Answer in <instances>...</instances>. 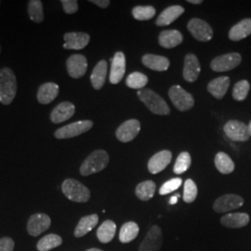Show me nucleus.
I'll list each match as a JSON object with an SVG mask.
<instances>
[{
	"label": "nucleus",
	"instance_id": "obj_46",
	"mask_svg": "<svg viewBox=\"0 0 251 251\" xmlns=\"http://www.w3.org/2000/svg\"><path fill=\"white\" fill-rule=\"evenodd\" d=\"M100 251V250H99V249H90V250H88V251Z\"/></svg>",
	"mask_w": 251,
	"mask_h": 251
},
{
	"label": "nucleus",
	"instance_id": "obj_43",
	"mask_svg": "<svg viewBox=\"0 0 251 251\" xmlns=\"http://www.w3.org/2000/svg\"><path fill=\"white\" fill-rule=\"evenodd\" d=\"M90 2L95 4V5H97L100 8H102V9L107 8L108 6L110 5V1L109 0H91Z\"/></svg>",
	"mask_w": 251,
	"mask_h": 251
},
{
	"label": "nucleus",
	"instance_id": "obj_47",
	"mask_svg": "<svg viewBox=\"0 0 251 251\" xmlns=\"http://www.w3.org/2000/svg\"><path fill=\"white\" fill-rule=\"evenodd\" d=\"M249 126V132H250V136L251 137V123H250V125L248 126Z\"/></svg>",
	"mask_w": 251,
	"mask_h": 251
},
{
	"label": "nucleus",
	"instance_id": "obj_13",
	"mask_svg": "<svg viewBox=\"0 0 251 251\" xmlns=\"http://www.w3.org/2000/svg\"><path fill=\"white\" fill-rule=\"evenodd\" d=\"M51 225L50 216L44 213H36L31 216L27 223V232L32 236H37L47 231Z\"/></svg>",
	"mask_w": 251,
	"mask_h": 251
},
{
	"label": "nucleus",
	"instance_id": "obj_18",
	"mask_svg": "<svg viewBox=\"0 0 251 251\" xmlns=\"http://www.w3.org/2000/svg\"><path fill=\"white\" fill-rule=\"evenodd\" d=\"M64 44L63 48L66 50H79L87 47L90 40V36L89 34L86 33H76V32H71L66 33L63 36Z\"/></svg>",
	"mask_w": 251,
	"mask_h": 251
},
{
	"label": "nucleus",
	"instance_id": "obj_28",
	"mask_svg": "<svg viewBox=\"0 0 251 251\" xmlns=\"http://www.w3.org/2000/svg\"><path fill=\"white\" fill-rule=\"evenodd\" d=\"M99 222V216L97 214H91V215L85 216L81 218L78 225H76L75 230V237H83L87 233H90L93 230V228L96 227Z\"/></svg>",
	"mask_w": 251,
	"mask_h": 251
},
{
	"label": "nucleus",
	"instance_id": "obj_25",
	"mask_svg": "<svg viewBox=\"0 0 251 251\" xmlns=\"http://www.w3.org/2000/svg\"><path fill=\"white\" fill-rule=\"evenodd\" d=\"M108 63L106 61L101 60L96 64L92 74L90 75V81L95 90H100L105 84L107 75Z\"/></svg>",
	"mask_w": 251,
	"mask_h": 251
},
{
	"label": "nucleus",
	"instance_id": "obj_16",
	"mask_svg": "<svg viewBox=\"0 0 251 251\" xmlns=\"http://www.w3.org/2000/svg\"><path fill=\"white\" fill-rule=\"evenodd\" d=\"M172 159V153L169 150H164L153 154L148 162V171L152 174H157L164 171Z\"/></svg>",
	"mask_w": 251,
	"mask_h": 251
},
{
	"label": "nucleus",
	"instance_id": "obj_11",
	"mask_svg": "<svg viewBox=\"0 0 251 251\" xmlns=\"http://www.w3.org/2000/svg\"><path fill=\"white\" fill-rule=\"evenodd\" d=\"M244 205V199L236 195H225L217 198L213 204V210L217 213H225L239 208Z\"/></svg>",
	"mask_w": 251,
	"mask_h": 251
},
{
	"label": "nucleus",
	"instance_id": "obj_42",
	"mask_svg": "<svg viewBox=\"0 0 251 251\" xmlns=\"http://www.w3.org/2000/svg\"><path fill=\"white\" fill-rule=\"evenodd\" d=\"M15 243L10 237H3L0 239V251H13Z\"/></svg>",
	"mask_w": 251,
	"mask_h": 251
},
{
	"label": "nucleus",
	"instance_id": "obj_39",
	"mask_svg": "<svg viewBox=\"0 0 251 251\" xmlns=\"http://www.w3.org/2000/svg\"><path fill=\"white\" fill-rule=\"evenodd\" d=\"M198 197V186L193 179H186L184 182L183 200L186 203H193Z\"/></svg>",
	"mask_w": 251,
	"mask_h": 251
},
{
	"label": "nucleus",
	"instance_id": "obj_27",
	"mask_svg": "<svg viewBox=\"0 0 251 251\" xmlns=\"http://www.w3.org/2000/svg\"><path fill=\"white\" fill-rule=\"evenodd\" d=\"M251 35V19H244L229 31V38L232 41H240Z\"/></svg>",
	"mask_w": 251,
	"mask_h": 251
},
{
	"label": "nucleus",
	"instance_id": "obj_1",
	"mask_svg": "<svg viewBox=\"0 0 251 251\" xmlns=\"http://www.w3.org/2000/svg\"><path fill=\"white\" fill-rule=\"evenodd\" d=\"M17 92V80L13 71L8 68L0 70V102L8 105L12 102Z\"/></svg>",
	"mask_w": 251,
	"mask_h": 251
},
{
	"label": "nucleus",
	"instance_id": "obj_19",
	"mask_svg": "<svg viewBox=\"0 0 251 251\" xmlns=\"http://www.w3.org/2000/svg\"><path fill=\"white\" fill-rule=\"evenodd\" d=\"M75 112V107L70 101H63L54 108L50 114V120L54 124H60L70 119Z\"/></svg>",
	"mask_w": 251,
	"mask_h": 251
},
{
	"label": "nucleus",
	"instance_id": "obj_7",
	"mask_svg": "<svg viewBox=\"0 0 251 251\" xmlns=\"http://www.w3.org/2000/svg\"><path fill=\"white\" fill-rule=\"evenodd\" d=\"M93 126V122L90 120H82L74 122L69 125L64 126L63 127L57 129L54 133L55 138L63 140V139H70L76 136L83 134L89 131Z\"/></svg>",
	"mask_w": 251,
	"mask_h": 251
},
{
	"label": "nucleus",
	"instance_id": "obj_14",
	"mask_svg": "<svg viewBox=\"0 0 251 251\" xmlns=\"http://www.w3.org/2000/svg\"><path fill=\"white\" fill-rule=\"evenodd\" d=\"M66 68L69 75L73 78H80L88 69V61L84 55L74 54L66 62Z\"/></svg>",
	"mask_w": 251,
	"mask_h": 251
},
{
	"label": "nucleus",
	"instance_id": "obj_5",
	"mask_svg": "<svg viewBox=\"0 0 251 251\" xmlns=\"http://www.w3.org/2000/svg\"><path fill=\"white\" fill-rule=\"evenodd\" d=\"M169 96L174 106L180 112H185L195 105V99L186 90L179 85L172 86L169 90Z\"/></svg>",
	"mask_w": 251,
	"mask_h": 251
},
{
	"label": "nucleus",
	"instance_id": "obj_4",
	"mask_svg": "<svg viewBox=\"0 0 251 251\" xmlns=\"http://www.w3.org/2000/svg\"><path fill=\"white\" fill-rule=\"evenodd\" d=\"M62 190L63 195L74 202L85 203L90 200V190L76 179H65L63 182Z\"/></svg>",
	"mask_w": 251,
	"mask_h": 251
},
{
	"label": "nucleus",
	"instance_id": "obj_36",
	"mask_svg": "<svg viewBox=\"0 0 251 251\" xmlns=\"http://www.w3.org/2000/svg\"><path fill=\"white\" fill-rule=\"evenodd\" d=\"M251 90V84L248 80H241L235 83L233 89V98L237 101L247 99Z\"/></svg>",
	"mask_w": 251,
	"mask_h": 251
},
{
	"label": "nucleus",
	"instance_id": "obj_10",
	"mask_svg": "<svg viewBox=\"0 0 251 251\" xmlns=\"http://www.w3.org/2000/svg\"><path fill=\"white\" fill-rule=\"evenodd\" d=\"M163 244V233L161 228L153 225L147 232L138 251H159Z\"/></svg>",
	"mask_w": 251,
	"mask_h": 251
},
{
	"label": "nucleus",
	"instance_id": "obj_8",
	"mask_svg": "<svg viewBox=\"0 0 251 251\" xmlns=\"http://www.w3.org/2000/svg\"><path fill=\"white\" fill-rule=\"evenodd\" d=\"M225 133L233 142H247L251 136L249 126L238 120H230L224 126Z\"/></svg>",
	"mask_w": 251,
	"mask_h": 251
},
{
	"label": "nucleus",
	"instance_id": "obj_6",
	"mask_svg": "<svg viewBox=\"0 0 251 251\" xmlns=\"http://www.w3.org/2000/svg\"><path fill=\"white\" fill-rule=\"evenodd\" d=\"M241 61L242 57L237 52L225 54L214 58L210 63V68L214 72H228L236 68Z\"/></svg>",
	"mask_w": 251,
	"mask_h": 251
},
{
	"label": "nucleus",
	"instance_id": "obj_37",
	"mask_svg": "<svg viewBox=\"0 0 251 251\" xmlns=\"http://www.w3.org/2000/svg\"><path fill=\"white\" fill-rule=\"evenodd\" d=\"M192 158L190 153L187 152H182L179 153V156L177 157V160L175 162L173 171L175 174L179 175L187 171L191 166Z\"/></svg>",
	"mask_w": 251,
	"mask_h": 251
},
{
	"label": "nucleus",
	"instance_id": "obj_31",
	"mask_svg": "<svg viewBox=\"0 0 251 251\" xmlns=\"http://www.w3.org/2000/svg\"><path fill=\"white\" fill-rule=\"evenodd\" d=\"M156 190V185L152 180H145L137 185L135 194L137 198L142 201H148L152 199Z\"/></svg>",
	"mask_w": 251,
	"mask_h": 251
},
{
	"label": "nucleus",
	"instance_id": "obj_17",
	"mask_svg": "<svg viewBox=\"0 0 251 251\" xmlns=\"http://www.w3.org/2000/svg\"><path fill=\"white\" fill-rule=\"evenodd\" d=\"M201 71L200 63L198 57L193 53H189L184 58V66H183V78L187 82H195L198 80L199 74Z\"/></svg>",
	"mask_w": 251,
	"mask_h": 251
},
{
	"label": "nucleus",
	"instance_id": "obj_34",
	"mask_svg": "<svg viewBox=\"0 0 251 251\" xmlns=\"http://www.w3.org/2000/svg\"><path fill=\"white\" fill-rule=\"evenodd\" d=\"M28 14L30 19L36 24L44 21L43 4L40 0H30L28 3Z\"/></svg>",
	"mask_w": 251,
	"mask_h": 251
},
{
	"label": "nucleus",
	"instance_id": "obj_44",
	"mask_svg": "<svg viewBox=\"0 0 251 251\" xmlns=\"http://www.w3.org/2000/svg\"><path fill=\"white\" fill-rule=\"evenodd\" d=\"M179 194H176L174 197H172L170 200V204L171 205H175L177 202H178V199H179Z\"/></svg>",
	"mask_w": 251,
	"mask_h": 251
},
{
	"label": "nucleus",
	"instance_id": "obj_22",
	"mask_svg": "<svg viewBox=\"0 0 251 251\" xmlns=\"http://www.w3.org/2000/svg\"><path fill=\"white\" fill-rule=\"evenodd\" d=\"M230 83L231 80L228 76H220L208 83L207 90L216 99L222 100L229 89Z\"/></svg>",
	"mask_w": 251,
	"mask_h": 251
},
{
	"label": "nucleus",
	"instance_id": "obj_40",
	"mask_svg": "<svg viewBox=\"0 0 251 251\" xmlns=\"http://www.w3.org/2000/svg\"><path fill=\"white\" fill-rule=\"evenodd\" d=\"M181 183H182V179L180 178H174V179H170V180L166 181L160 187L159 194L161 196H166V195L171 194L172 192H175L176 190H178L180 187Z\"/></svg>",
	"mask_w": 251,
	"mask_h": 251
},
{
	"label": "nucleus",
	"instance_id": "obj_48",
	"mask_svg": "<svg viewBox=\"0 0 251 251\" xmlns=\"http://www.w3.org/2000/svg\"><path fill=\"white\" fill-rule=\"evenodd\" d=\"M0 51H1V48H0Z\"/></svg>",
	"mask_w": 251,
	"mask_h": 251
},
{
	"label": "nucleus",
	"instance_id": "obj_30",
	"mask_svg": "<svg viewBox=\"0 0 251 251\" xmlns=\"http://www.w3.org/2000/svg\"><path fill=\"white\" fill-rule=\"evenodd\" d=\"M140 232L139 225L134 222H127L122 225L119 233V240L123 244L133 241Z\"/></svg>",
	"mask_w": 251,
	"mask_h": 251
},
{
	"label": "nucleus",
	"instance_id": "obj_24",
	"mask_svg": "<svg viewBox=\"0 0 251 251\" xmlns=\"http://www.w3.org/2000/svg\"><path fill=\"white\" fill-rule=\"evenodd\" d=\"M184 12V8L175 5L171 6L166 9H164L160 13V15L157 17L156 25L158 26H166L175 22L179 16Z\"/></svg>",
	"mask_w": 251,
	"mask_h": 251
},
{
	"label": "nucleus",
	"instance_id": "obj_9",
	"mask_svg": "<svg viewBox=\"0 0 251 251\" xmlns=\"http://www.w3.org/2000/svg\"><path fill=\"white\" fill-rule=\"evenodd\" d=\"M189 32L198 41L206 42L213 37V31L210 25L201 19L194 18L190 20L187 25Z\"/></svg>",
	"mask_w": 251,
	"mask_h": 251
},
{
	"label": "nucleus",
	"instance_id": "obj_41",
	"mask_svg": "<svg viewBox=\"0 0 251 251\" xmlns=\"http://www.w3.org/2000/svg\"><path fill=\"white\" fill-rule=\"evenodd\" d=\"M63 10L67 14H74L78 10V3L76 0H62Z\"/></svg>",
	"mask_w": 251,
	"mask_h": 251
},
{
	"label": "nucleus",
	"instance_id": "obj_45",
	"mask_svg": "<svg viewBox=\"0 0 251 251\" xmlns=\"http://www.w3.org/2000/svg\"><path fill=\"white\" fill-rule=\"evenodd\" d=\"M189 3H191V4H196V5H198V4H201L203 1L202 0H188Z\"/></svg>",
	"mask_w": 251,
	"mask_h": 251
},
{
	"label": "nucleus",
	"instance_id": "obj_20",
	"mask_svg": "<svg viewBox=\"0 0 251 251\" xmlns=\"http://www.w3.org/2000/svg\"><path fill=\"white\" fill-rule=\"evenodd\" d=\"M250 216L244 212L228 213L222 217L221 224L223 226L230 229L243 228L250 224Z\"/></svg>",
	"mask_w": 251,
	"mask_h": 251
},
{
	"label": "nucleus",
	"instance_id": "obj_3",
	"mask_svg": "<svg viewBox=\"0 0 251 251\" xmlns=\"http://www.w3.org/2000/svg\"><path fill=\"white\" fill-rule=\"evenodd\" d=\"M109 155L103 150H96L91 152L84 160L80 167L82 176H89L103 171L109 163Z\"/></svg>",
	"mask_w": 251,
	"mask_h": 251
},
{
	"label": "nucleus",
	"instance_id": "obj_21",
	"mask_svg": "<svg viewBox=\"0 0 251 251\" xmlns=\"http://www.w3.org/2000/svg\"><path fill=\"white\" fill-rule=\"evenodd\" d=\"M142 62L147 68L158 72L167 71L171 64L168 58L154 54H145L142 58Z\"/></svg>",
	"mask_w": 251,
	"mask_h": 251
},
{
	"label": "nucleus",
	"instance_id": "obj_2",
	"mask_svg": "<svg viewBox=\"0 0 251 251\" xmlns=\"http://www.w3.org/2000/svg\"><path fill=\"white\" fill-rule=\"evenodd\" d=\"M137 95L147 108L155 115L167 116L171 114V108L167 104L165 100L150 89L138 90Z\"/></svg>",
	"mask_w": 251,
	"mask_h": 251
},
{
	"label": "nucleus",
	"instance_id": "obj_29",
	"mask_svg": "<svg viewBox=\"0 0 251 251\" xmlns=\"http://www.w3.org/2000/svg\"><path fill=\"white\" fill-rule=\"evenodd\" d=\"M117 232V225L113 221H105L97 230V237L100 243L107 244L115 237Z\"/></svg>",
	"mask_w": 251,
	"mask_h": 251
},
{
	"label": "nucleus",
	"instance_id": "obj_33",
	"mask_svg": "<svg viewBox=\"0 0 251 251\" xmlns=\"http://www.w3.org/2000/svg\"><path fill=\"white\" fill-rule=\"evenodd\" d=\"M63 244V239L60 235L50 233L42 237L36 245L38 251H50L60 247Z\"/></svg>",
	"mask_w": 251,
	"mask_h": 251
},
{
	"label": "nucleus",
	"instance_id": "obj_32",
	"mask_svg": "<svg viewBox=\"0 0 251 251\" xmlns=\"http://www.w3.org/2000/svg\"><path fill=\"white\" fill-rule=\"evenodd\" d=\"M215 166L222 174H230L234 171V163L232 158L224 152H218L215 156Z\"/></svg>",
	"mask_w": 251,
	"mask_h": 251
},
{
	"label": "nucleus",
	"instance_id": "obj_26",
	"mask_svg": "<svg viewBox=\"0 0 251 251\" xmlns=\"http://www.w3.org/2000/svg\"><path fill=\"white\" fill-rule=\"evenodd\" d=\"M183 36L177 30H166L160 33L158 41L159 44L165 49H172L182 43Z\"/></svg>",
	"mask_w": 251,
	"mask_h": 251
},
{
	"label": "nucleus",
	"instance_id": "obj_50",
	"mask_svg": "<svg viewBox=\"0 0 251 251\" xmlns=\"http://www.w3.org/2000/svg\"><path fill=\"white\" fill-rule=\"evenodd\" d=\"M0 4H1V2H0Z\"/></svg>",
	"mask_w": 251,
	"mask_h": 251
},
{
	"label": "nucleus",
	"instance_id": "obj_23",
	"mask_svg": "<svg viewBox=\"0 0 251 251\" xmlns=\"http://www.w3.org/2000/svg\"><path fill=\"white\" fill-rule=\"evenodd\" d=\"M59 86L52 82L41 85L37 91V100L42 104H48L53 101L59 94Z\"/></svg>",
	"mask_w": 251,
	"mask_h": 251
},
{
	"label": "nucleus",
	"instance_id": "obj_15",
	"mask_svg": "<svg viewBox=\"0 0 251 251\" xmlns=\"http://www.w3.org/2000/svg\"><path fill=\"white\" fill-rule=\"evenodd\" d=\"M111 72H110V82L114 85L118 84L124 77L126 73V57L122 51H117L114 58L111 59Z\"/></svg>",
	"mask_w": 251,
	"mask_h": 251
},
{
	"label": "nucleus",
	"instance_id": "obj_38",
	"mask_svg": "<svg viewBox=\"0 0 251 251\" xmlns=\"http://www.w3.org/2000/svg\"><path fill=\"white\" fill-rule=\"evenodd\" d=\"M156 10L152 6H137L132 9V15L138 21H148L154 17Z\"/></svg>",
	"mask_w": 251,
	"mask_h": 251
},
{
	"label": "nucleus",
	"instance_id": "obj_49",
	"mask_svg": "<svg viewBox=\"0 0 251 251\" xmlns=\"http://www.w3.org/2000/svg\"></svg>",
	"mask_w": 251,
	"mask_h": 251
},
{
	"label": "nucleus",
	"instance_id": "obj_35",
	"mask_svg": "<svg viewBox=\"0 0 251 251\" xmlns=\"http://www.w3.org/2000/svg\"><path fill=\"white\" fill-rule=\"evenodd\" d=\"M148 83V77L143 73H131L126 79V84L128 88L134 90H142Z\"/></svg>",
	"mask_w": 251,
	"mask_h": 251
},
{
	"label": "nucleus",
	"instance_id": "obj_12",
	"mask_svg": "<svg viewBox=\"0 0 251 251\" xmlns=\"http://www.w3.org/2000/svg\"><path fill=\"white\" fill-rule=\"evenodd\" d=\"M141 130V123L137 119L126 120L117 127L116 136L122 143H128L134 140Z\"/></svg>",
	"mask_w": 251,
	"mask_h": 251
}]
</instances>
